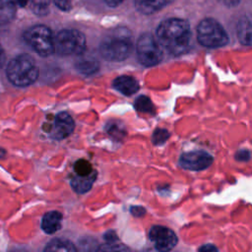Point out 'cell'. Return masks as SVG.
<instances>
[{"label":"cell","instance_id":"484cf974","mask_svg":"<svg viewBox=\"0 0 252 252\" xmlns=\"http://www.w3.org/2000/svg\"><path fill=\"white\" fill-rule=\"evenodd\" d=\"M220 1L224 6L229 7V8L237 6L238 3L240 2V0H220Z\"/></svg>","mask_w":252,"mask_h":252},{"label":"cell","instance_id":"e0dca14e","mask_svg":"<svg viewBox=\"0 0 252 252\" xmlns=\"http://www.w3.org/2000/svg\"><path fill=\"white\" fill-rule=\"evenodd\" d=\"M76 69L85 75H91L98 70L99 64L96 59L92 57H81L76 61Z\"/></svg>","mask_w":252,"mask_h":252},{"label":"cell","instance_id":"44dd1931","mask_svg":"<svg viewBox=\"0 0 252 252\" xmlns=\"http://www.w3.org/2000/svg\"><path fill=\"white\" fill-rule=\"evenodd\" d=\"M74 170L77 173V175H80V176H89L94 173L92 164L88 160L83 158L75 162Z\"/></svg>","mask_w":252,"mask_h":252},{"label":"cell","instance_id":"5bb4252c","mask_svg":"<svg viewBox=\"0 0 252 252\" xmlns=\"http://www.w3.org/2000/svg\"><path fill=\"white\" fill-rule=\"evenodd\" d=\"M236 32H237V36L239 41L246 46H250L251 45V20L249 17L244 16L238 21Z\"/></svg>","mask_w":252,"mask_h":252},{"label":"cell","instance_id":"8fae6325","mask_svg":"<svg viewBox=\"0 0 252 252\" xmlns=\"http://www.w3.org/2000/svg\"><path fill=\"white\" fill-rule=\"evenodd\" d=\"M113 87L125 95H132L140 90L138 81L131 76H119L113 82Z\"/></svg>","mask_w":252,"mask_h":252},{"label":"cell","instance_id":"83f0119b","mask_svg":"<svg viewBox=\"0 0 252 252\" xmlns=\"http://www.w3.org/2000/svg\"><path fill=\"white\" fill-rule=\"evenodd\" d=\"M199 250L200 251H216L217 250V248L214 246V245H211V244H206V245H204V246H202V247H200L199 248Z\"/></svg>","mask_w":252,"mask_h":252},{"label":"cell","instance_id":"2e32d148","mask_svg":"<svg viewBox=\"0 0 252 252\" xmlns=\"http://www.w3.org/2000/svg\"><path fill=\"white\" fill-rule=\"evenodd\" d=\"M17 12V5L14 0H0V24L11 22Z\"/></svg>","mask_w":252,"mask_h":252},{"label":"cell","instance_id":"f546056e","mask_svg":"<svg viewBox=\"0 0 252 252\" xmlns=\"http://www.w3.org/2000/svg\"><path fill=\"white\" fill-rule=\"evenodd\" d=\"M16 5L20 6V7H25L27 6V4H29V0H14Z\"/></svg>","mask_w":252,"mask_h":252},{"label":"cell","instance_id":"8992f818","mask_svg":"<svg viewBox=\"0 0 252 252\" xmlns=\"http://www.w3.org/2000/svg\"><path fill=\"white\" fill-rule=\"evenodd\" d=\"M53 36L51 30L44 25L32 26L24 33L25 41L43 57L53 53Z\"/></svg>","mask_w":252,"mask_h":252},{"label":"cell","instance_id":"30bf717a","mask_svg":"<svg viewBox=\"0 0 252 252\" xmlns=\"http://www.w3.org/2000/svg\"><path fill=\"white\" fill-rule=\"evenodd\" d=\"M74 128L75 122L72 116L67 112H59L54 117L51 136L56 140H63L73 133Z\"/></svg>","mask_w":252,"mask_h":252},{"label":"cell","instance_id":"5b68a950","mask_svg":"<svg viewBox=\"0 0 252 252\" xmlns=\"http://www.w3.org/2000/svg\"><path fill=\"white\" fill-rule=\"evenodd\" d=\"M198 42L208 48H219L227 44L229 37L223 27L215 19H203L196 28Z\"/></svg>","mask_w":252,"mask_h":252},{"label":"cell","instance_id":"7a4b0ae2","mask_svg":"<svg viewBox=\"0 0 252 252\" xmlns=\"http://www.w3.org/2000/svg\"><path fill=\"white\" fill-rule=\"evenodd\" d=\"M133 50V37L127 28H116L100 41L99 53L107 61L118 62L129 57Z\"/></svg>","mask_w":252,"mask_h":252},{"label":"cell","instance_id":"6da1fadb","mask_svg":"<svg viewBox=\"0 0 252 252\" xmlns=\"http://www.w3.org/2000/svg\"><path fill=\"white\" fill-rule=\"evenodd\" d=\"M190 24L183 19L170 18L162 21L157 28V40L172 55L188 51L191 43Z\"/></svg>","mask_w":252,"mask_h":252},{"label":"cell","instance_id":"4fadbf2b","mask_svg":"<svg viewBox=\"0 0 252 252\" xmlns=\"http://www.w3.org/2000/svg\"><path fill=\"white\" fill-rule=\"evenodd\" d=\"M62 215L57 211L46 213L41 220V228L47 234H52L58 231L61 227Z\"/></svg>","mask_w":252,"mask_h":252},{"label":"cell","instance_id":"603a6c76","mask_svg":"<svg viewBox=\"0 0 252 252\" xmlns=\"http://www.w3.org/2000/svg\"><path fill=\"white\" fill-rule=\"evenodd\" d=\"M55 6L64 12H69L72 9V2L71 0H53Z\"/></svg>","mask_w":252,"mask_h":252},{"label":"cell","instance_id":"ba28073f","mask_svg":"<svg viewBox=\"0 0 252 252\" xmlns=\"http://www.w3.org/2000/svg\"><path fill=\"white\" fill-rule=\"evenodd\" d=\"M150 240L158 251H169L177 243V236L173 230L162 225H155L149 232Z\"/></svg>","mask_w":252,"mask_h":252},{"label":"cell","instance_id":"3957f363","mask_svg":"<svg viewBox=\"0 0 252 252\" xmlns=\"http://www.w3.org/2000/svg\"><path fill=\"white\" fill-rule=\"evenodd\" d=\"M38 67L34 59L29 54H21L13 58L6 68L9 81L17 87H28L38 77Z\"/></svg>","mask_w":252,"mask_h":252},{"label":"cell","instance_id":"277c9868","mask_svg":"<svg viewBox=\"0 0 252 252\" xmlns=\"http://www.w3.org/2000/svg\"><path fill=\"white\" fill-rule=\"evenodd\" d=\"M86 46L85 34L78 30H61L53 36V52L62 56L82 55Z\"/></svg>","mask_w":252,"mask_h":252},{"label":"cell","instance_id":"ffe728a7","mask_svg":"<svg viewBox=\"0 0 252 252\" xmlns=\"http://www.w3.org/2000/svg\"><path fill=\"white\" fill-rule=\"evenodd\" d=\"M135 108L138 111L144 112V113H150L154 111V104L152 103L151 99L146 95H140L135 100Z\"/></svg>","mask_w":252,"mask_h":252},{"label":"cell","instance_id":"4316f807","mask_svg":"<svg viewBox=\"0 0 252 252\" xmlns=\"http://www.w3.org/2000/svg\"><path fill=\"white\" fill-rule=\"evenodd\" d=\"M123 1L125 0H104V2L109 6V7H117L120 5Z\"/></svg>","mask_w":252,"mask_h":252},{"label":"cell","instance_id":"d6986e66","mask_svg":"<svg viewBox=\"0 0 252 252\" xmlns=\"http://www.w3.org/2000/svg\"><path fill=\"white\" fill-rule=\"evenodd\" d=\"M51 0H29L31 9L37 16H45L48 14Z\"/></svg>","mask_w":252,"mask_h":252},{"label":"cell","instance_id":"52a82bcc","mask_svg":"<svg viewBox=\"0 0 252 252\" xmlns=\"http://www.w3.org/2000/svg\"><path fill=\"white\" fill-rule=\"evenodd\" d=\"M136 53L139 62L146 67L158 65L163 56L162 48L156 37L145 32L140 35L136 43Z\"/></svg>","mask_w":252,"mask_h":252},{"label":"cell","instance_id":"7402d4cb","mask_svg":"<svg viewBox=\"0 0 252 252\" xmlns=\"http://www.w3.org/2000/svg\"><path fill=\"white\" fill-rule=\"evenodd\" d=\"M168 137H169V133L167 132V130L157 129L153 135V142L156 145H160V144L164 143L168 139Z\"/></svg>","mask_w":252,"mask_h":252},{"label":"cell","instance_id":"9a60e30c","mask_svg":"<svg viewBox=\"0 0 252 252\" xmlns=\"http://www.w3.org/2000/svg\"><path fill=\"white\" fill-rule=\"evenodd\" d=\"M95 179V174L94 172L89 176H80V175H77L75 177L72 178L71 180V186L72 188L77 192V193H80V194H83V193H86L88 192L92 186H93V183Z\"/></svg>","mask_w":252,"mask_h":252},{"label":"cell","instance_id":"d4e9b609","mask_svg":"<svg viewBox=\"0 0 252 252\" xmlns=\"http://www.w3.org/2000/svg\"><path fill=\"white\" fill-rule=\"evenodd\" d=\"M131 213L135 217H142L143 215H145L146 211L141 206H134L131 208Z\"/></svg>","mask_w":252,"mask_h":252},{"label":"cell","instance_id":"9c48e42d","mask_svg":"<svg viewBox=\"0 0 252 252\" xmlns=\"http://www.w3.org/2000/svg\"><path fill=\"white\" fill-rule=\"evenodd\" d=\"M213 159V157L207 152L192 151L184 153L180 156L179 164L185 169L199 171L209 167L212 164Z\"/></svg>","mask_w":252,"mask_h":252},{"label":"cell","instance_id":"ac0fdd59","mask_svg":"<svg viewBox=\"0 0 252 252\" xmlns=\"http://www.w3.org/2000/svg\"><path fill=\"white\" fill-rule=\"evenodd\" d=\"M45 251H61V252H75L77 248L75 245L67 240V239H62V238H56L51 240L46 247L44 248Z\"/></svg>","mask_w":252,"mask_h":252},{"label":"cell","instance_id":"f1b7e54d","mask_svg":"<svg viewBox=\"0 0 252 252\" xmlns=\"http://www.w3.org/2000/svg\"><path fill=\"white\" fill-rule=\"evenodd\" d=\"M5 59H6V56H5V51L2 47V45L0 44V68L4 65L5 63Z\"/></svg>","mask_w":252,"mask_h":252},{"label":"cell","instance_id":"cb8c5ba5","mask_svg":"<svg viewBox=\"0 0 252 252\" xmlns=\"http://www.w3.org/2000/svg\"><path fill=\"white\" fill-rule=\"evenodd\" d=\"M249 158H250V153L247 150H240L235 154V158L237 160L245 161V160H248Z\"/></svg>","mask_w":252,"mask_h":252},{"label":"cell","instance_id":"7c38bea8","mask_svg":"<svg viewBox=\"0 0 252 252\" xmlns=\"http://www.w3.org/2000/svg\"><path fill=\"white\" fill-rule=\"evenodd\" d=\"M171 1L172 0H135V7L144 15H152L166 7Z\"/></svg>","mask_w":252,"mask_h":252}]
</instances>
